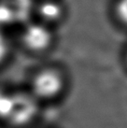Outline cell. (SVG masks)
<instances>
[{
  "instance_id": "obj_1",
  "label": "cell",
  "mask_w": 127,
  "mask_h": 128,
  "mask_svg": "<svg viewBox=\"0 0 127 128\" xmlns=\"http://www.w3.org/2000/svg\"><path fill=\"white\" fill-rule=\"evenodd\" d=\"M68 85L66 69L58 64L49 63L39 66L32 72L28 90L39 102H50L60 98Z\"/></svg>"
},
{
  "instance_id": "obj_2",
  "label": "cell",
  "mask_w": 127,
  "mask_h": 128,
  "mask_svg": "<svg viewBox=\"0 0 127 128\" xmlns=\"http://www.w3.org/2000/svg\"><path fill=\"white\" fill-rule=\"evenodd\" d=\"M16 46L27 54L44 56L50 54L58 44L56 29L31 19L16 28Z\"/></svg>"
},
{
  "instance_id": "obj_3",
  "label": "cell",
  "mask_w": 127,
  "mask_h": 128,
  "mask_svg": "<svg viewBox=\"0 0 127 128\" xmlns=\"http://www.w3.org/2000/svg\"><path fill=\"white\" fill-rule=\"evenodd\" d=\"M39 102L27 89H14V102L8 125L22 128L36 120L39 113Z\"/></svg>"
},
{
  "instance_id": "obj_4",
  "label": "cell",
  "mask_w": 127,
  "mask_h": 128,
  "mask_svg": "<svg viewBox=\"0 0 127 128\" xmlns=\"http://www.w3.org/2000/svg\"><path fill=\"white\" fill-rule=\"evenodd\" d=\"M69 8L64 0H36L33 19L58 29L66 22Z\"/></svg>"
},
{
  "instance_id": "obj_5",
  "label": "cell",
  "mask_w": 127,
  "mask_h": 128,
  "mask_svg": "<svg viewBox=\"0 0 127 128\" xmlns=\"http://www.w3.org/2000/svg\"><path fill=\"white\" fill-rule=\"evenodd\" d=\"M10 10L18 27L33 19V13L36 0H3ZM17 27V28H18Z\"/></svg>"
},
{
  "instance_id": "obj_6",
  "label": "cell",
  "mask_w": 127,
  "mask_h": 128,
  "mask_svg": "<svg viewBox=\"0 0 127 128\" xmlns=\"http://www.w3.org/2000/svg\"><path fill=\"white\" fill-rule=\"evenodd\" d=\"M16 46L14 36L10 31L0 29V69L5 68L12 58Z\"/></svg>"
},
{
  "instance_id": "obj_7",
  "label": "cell",
  "mask_w": 127,
  "mask_h": 128,
  "mask_svg": "<svg viewBox=\"0 0 127 128\" xmlns=\"http://www.w3.org/2000/svg\"><path fill=\"white\" fill-rule=\"evenodd\" d=\"M14 101V90L0 85V122L7 124Z\"/></svg>"
},
{
  "instance_id": "obj_8",
  "label": "cell",
  "mask_w": 127,
  "mask_h": 128,
  "mask_svg": "<svg viewBox=\"0 0 127 128\" xmlns=\"http://www.w3.org/2000/svg\"><path fill=\"white\" fill-rule=\"evenodd\" d=\"M110 10L114 24L127 31V0H112Z\"/></svg>"
},
{
  "instance_id": "obj_9",
  "label": "cell",
  "mask_w": 127,
  "mask_h": 128,
  "mask_svg": "<svg viewBox=\"0 0 127 128\" xmlns=\"http://www.w3.org/2000/svg\"><path fill=\"white\" fill-rule=\"evenodd\" d=\"M17 27V22L12 12L3 0H0V29L10 32V29Z\"/></svg>"
},
{
  "instance_id": "obj_10",
  "label": "cell",
  "mask_w": 127,
  "mask_h": 128,
  "mask_svg": "<svg viewBox=\"0 0 127 128\" xmlns=\"http://www.w3.org/2000/svg\"><path fill=\"white\" fill-rule=\"evenodd\" d=\"M122 60H124V66H125L126 68H127V43L125 44L124 52H122Z\"/></svg>"
}]
</instances>
